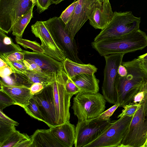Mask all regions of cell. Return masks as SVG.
Wrapping results in <instances>:
<instances>
[{
	"label": "cell",
	"mask_w": 147,
	"mask_h": 147,
	"mask_svg": "<svg viewBox=\"0 0 147 147\" xmlns=\"http://www.w3.org/2000/svg\"><path fill=\"white\" fill-rule=\"evenodd\" d=\"M139 59L137 58L132 60L123 62L122 65L127 69L126 76L121 77L118 74L116 77L115 86L117 94L116 103L119 107H123L132 102L135 95L143 90L147 76L139 66Z\"/></svg>",
	"instance_id": "cell-1"
},
{
	"label": "cell",
	"mask_w": 147,
	"mask_h": 147,
	"mask_svg": "<svg viewBox=\"0 0 147 147\" xmlns=\"http://www.w3.org/2000/svg\"><path fill=\"white\" fill-rule=\"evenodd\" d=\"M92 47L102 56L125 54L142 50L147 46V35L138 29L128 34L92 42Z\"/></svg>",
	"instance_id": "cell-2"
},
{
	"label": "cell",
	"mask_w": 147,
	"mask_h": 147,
	"mask_svg": "<svg viewBox=\"0 0 147 147\" xmlns=\"http://www.w3.org/2000/svg\"><path fill=\"white\" fill-rule=\"evenodd\" d=\"M106 101L99 92H80L74 98L71 108L78 121L89 120L98 118L104 111Z\"/></svg>",
	"instance_id": "cell-3"
},
{
	"label": "cell",
	"mask_w": 147,
	"mask_h": 147,
	"mask_svg": "<svg viewBox=\"0 0 147 147\" xmlns=\"http://www.w3.org/2000/svg\"><path fill=\"white\" fill-rule=\"evenodd\" d=\"M140 17L135 16L131 11L113 13L111 22L95 37L94 41L122 36L139 29Z\"/></svg>",
	"instance_id": "cell-4"
},
{
	"label": "cell",
	"mask_w": 147,
	"mask_h": 147,
	"mask_svg": "<svg viewBox=\"0 0 147 147\" xmlns=\"http://www.w3.org/2000/svg\"><path fill=\"white\" fill-rule=\"evenodd\" d=\"M43 22L66 57L76 62L83 63L78 56L76 41L74 38H71L61 19L59 17H54Z\"/></svg>",
	"instance_id": "cell-5"
},
{
	"label": "cell",
	"mask_w": 147,
	"mask_h": 147,
	"mask_svg": "<svg viewBox=\"0 0 147 147\" xmlns=\"http://www.w3.org/2000/svg\"><path fill=\"white\" fill-rule=\"evenodd\" d=\"M68 77L64 69L56 72L51 84L53 95L56 116V125L69 121L70 100L74 95L68 93L65 86Z\"/></svg>",
	"instance_id": "cell-6"
},
{
	"label": "cell",
	"mask_w": 147,
	"mask_h": 147,
	"mask_svg": "<svg viewBox=\"0 0 147 147\" xmlns=\"http://www.w3.org/2000/svg\"><path fill=\"white\" fill-rule=\"evenodd\" d=\"M34 0H0V30L8 34L19 17L26 13Z\"/></svg>",
	"instance_id": "cell-7"
},
{
	"label": "cell",
	"mask_w": 147,
	"mask_h": 147,
	"mask_svg": "<svg viewBox=\"0 0 147 147\" xmlns=\"http://www.w3.org/2000/svg\"><path fill=\"white\" fill-rule=\"evenodd\" d=\"M132 117L124 116L117 120L112 121L98 138L84 147H119Z\"/></svg>",
	"instance_id": "cell-8"
},
{
	"label": "cell",
	"mask_w": 147,
	"mask_h": 147,
	"mask_svg": "<svg viewBox=\"0 0 147 147\" xmlns=\"http://www.w3.org/2000/svg\"><path fill=\"white\" fill-rule=\"evenodd\" d=\"M147 138V116L143 105L136 112L119 147H142Z\"/></svg>",
	"instance_id": "cell-9"
},
{
	"label": "cell",
	"mask_w": 147,
	"mask_h": 147,
	"mask_svg": "<svg viewBox=\"0 0 147 147\" xmlns=\"http://www.w3.org/2000/svg\"><path fill=\"white\" fill-rule=\"evenodd\" d=\"M112 121L98 118L78 121L75 127V147H84L98 138L109 126Z\"/></svg>",
	"instance_id": "cell-10"
},
{
	"label": "cell",
	"mask_w": 147,
	"mask_h": 147,
	"mask_svg": "<svg viewBox=\"0 0 147 147\" xmlns=\"http://www.w3.org/2000/svg\"><path fill=\"white\" fill-rule=\"evenodd\" d=\"M124 55L114 54L104 57L106 63L102 86V93L106 101L111 104H115L117 102L115 82L118 68L122 64Z\"/></svg>",
	"instance_id": "cell-11"
},
{
	"label": "cell",
	"mask_w": 147,
	"mask_h": 147,
	"mask_svg": "<svg viewBox=\"0 0 147 147\" xmlns=\"http://www.w3.org/2000/svg\"><path fill=\"white\" fill-rule=\"evenodd\" d=\"M31 29L32 33L41 41V45L45 51V54L63 63L67 58L66 56L57 43L43 21H37L31 26Z\"/></svg>",
	"instance_id": "cell-12"
},
{
	"label": "cell",
	"mask_w": 147,
	"mask_h": 147,
	"mask_svg": "<svg viewBox=\"0 0 147 147\" xmlns=\"http://www.w3.org/2000/svg\"><path fill=\"white\" fill-rule=\"evenodd\" d=\"M44 120L51 128L56 125V113L51 84L45 86L40 93L33 95Z\"/></svg>",
	"instance_id": "cell-13"
},
{
	"label": "cell",
	"mask_w": 147,
	"mask_h": 147,
	"mask_svg": "<svg viewBox=\"0 0 147 147\" xmlns=\"http://www.w3.org/2000/svg\"><path fill=\"white\" fill-rule=\"evenodd\" d=\"M113 15L109 0H97L90 8L88 18L92 27L102 30L111 22Z\"/></svg>",
	"instance_id": "cell-14"
},
{
	"label": "cell",
	"mask_w": 147,
	"mask_h": 147,
	"mask_svg": "<svg viewBox=\"0 0 147 147\" xmlns=\"http://www.w3.org/2000/svg\"><path fill=\"white\" fill-rule=\"evenodd\" d=\"M78 0L71 18L66 24V28L72 38L88 19L89 10L97 0Z\"/></svg>",
	"instance_id": "cell-15"
},
{
	"label": "cell",
	"mask_w": 147,
	"mask_h": 147,
	"mask_svg": "<svg viewBox=\"0 0 147 147\" xmlns=\"http://www.w3.org/2000/svg\"><path fill=\"white\" fill-rule=\"evenodd\" d=\"M24 52V59H28L34 62L43 72H57L64 69L62 62L46 54L25 50Z\"/></svg>",
	"instance_id": "cell-16"
},
{
	"label": "cell",
	"mask_w": 147,
	"mask_h": 147,
	"mask_svg": "<svg viewBox=\"0 0 147 147\" xmlns=\"http://www.w3.org/2000/svg\"><path fill=\"white\" fill-rule=\"evenodd\" d=\"M0 90L4 92L15 102L16 105L24 108L33 96L29 88L24 86H9L0 81Z\"/></svg>",
	"instance_id": "cell-17"
},
{
	"label": "cell",
	"mask_w": 147,
	"mask_h": 147,
	"mask_svg": "<svg viewBox=\"0 0 147 147\" xmlns=\"http://www.w3.org/2000/svg\"><path fill=\"white\" fill-rule=\"evenodd\" d=\"M52 134L64 147H72L75 140V127L69 121L50 128Z\"/></svg>",
	"instance_id": "cell-18"
},
{
	"label": "cell",
	"mask_w": 147,
	"mask_h": 147,
	"mask_svg": "<svg viewBox=\"0 0 147 147\" xmlns=\"http://www.w3.org/2000/svg\"><path fill=\"white\" fill-rule=\"evenodd\" d=\"M30 147H64L52 134L50 129H38L30 137Z\"/></svg>",
	"instance_id": "cell-19"
},
{
	"label": "cell",
	"mask_w": 147,
	"mask_h": 147,
	"mask_svg": "<svg viewBox=\"0 0 147 147\" xmlns=\"http://www.w3.org/2000/svg\"><path fill=\"white\" fill-rule=\"evenodd\" d=\"M79 89L80 92L95 93L99 91V80L93 74H82L71 78Z\"/></svg>",
	"instance_id": "cell-20"
},
{
	"label": "cell",
	"mask_w": 147,
	"mask_h": 147,
	"mask_svg": "<svg viewBox=\"0 0 147 147\" xmlns=\"http://www.w3.org/2000/svg\"><path fill=\"white\" fill-rule=\"evenodd\" d=\"M7 64L11 67L13 73L24 75L28 78L32 84L35 83H40L45 87L53 82L55 73L57 72H39L28 69L22 70L15 67L10 64Z\"/></svg>",
	"instance_id": "cell-21"
},
{
	"label": "cell",
	"mask_w": 147,
	"mask_h": 147,
	"mask_svg": "<svg viewBox=\"0 0 147 147\" xmlns=\"http://www.w3.org/2000/svg\"><path fill=\"white\" fill-rule=\"evenodd\" d=\"M63 64L65 71L70 78L81 74H95L98 69L95 65L90 63L84 64L77 63L67 57Z\"/></svg>",
	"instance_id": "cell-22"
},
{
	"label": "cell",
	"mask_w": 147,
	"mask_h": 147,
	"mask_svg": "<svg viewBox=\"0 0 147 147\" xmlns=\"http://www.w3.org/2000/svg\"><path fill=\"white\" fill-rule=\"evenodd\" d=\"M36 4V0H34L29 10L22 16L18 18L15 22L12 30V34L22 38L24 31L26 26L33 17V10Z\"/></svg>",
	"instance_id": "cell-23"
},
{
	"label": "cell",
	"mask_w": 147,
	"mask_h": 147,
	"mask_svg": "<svg viewBox=\"0 0 147 147\" xmlns=\"http://www.w3.org/2000/svg\"><path fill=\"white\" fill-rule=\"evenodd\" d=\"M30 138L26 134L21 133L16 130L0 144V147H16L20 143Z\"/></svg>",
	"instance_id": "cell-24"
},
{
	"label": "cell",
	"mask_w": 147,
	"mask_h": 147,
	"mask_svg": "<svg viewBox=\"0 0 147 147\" xmlns=\"http://www.w3.org/2000/svg\"><path fill=\"white\" fill-rule=\"evenodd\" d=\"M23 108L26 113L31 117L44 122L38 106L33 96L29 100L28 104Z\"/></svg>",
	"instance_id": "cell-25"
},
{
	"label": "cell",
	"mask_w": 147,
	"mask_h": 147,
	"mask_svg": "<svg viewBox=\"0 0 147 147\" xmlns=\"http://www.w3.org/2000/svg\"><path fill=\"white\" fill-rule=\"evenodd\" d=\"M15 40L18 44L20 45L26 49H30L33 52L45 54V51L39 43L35 41H32L27 39L16 36Z\"/></svg>",
	"instance_id": "cell-26"
},
{
	"label": "cell",
	"mask_w": 147,
	"mask_h": 147,
	"mask_svg": "<svg viewBox=\"0 0 147 147\" xmlns=\"http://www.w3.org/2000/svg\"><path fill=\"white\" fill-rule=\"evenodd\" d=\"M0 49L5 47L10 49L11 52L22 51L23 50L18 45L15 44L12 39L7 36L5 33L0 30Z\"/></svg>",
	"instance_id": "cell-27"
},
{
	"label": "cell",
	"mask_w": 147,
	"mask_h": 147,
	"mask_svg": "<svg viewBox=\"0 0 147 147\" xmlns=\"http://www.w3.org/2000/svg\"><path fill=\"white\" fill-rule=\"evenodd\" d=\"M15 126L0 120V144L16 130Z\"/></svg>",
	"instance_id": "cell-28"
},
{
	"label": "cell",
	"mask_w": 147,
	"mask_h": 147,
	"mask_svg": "<svg viewBox=\"0 0 147 147\" xmlns=\"http://www.w3.org/2000/svg\"><path fill=\"white\" fill-rule=\"evenodd\" d=\"M141 104L139 103H131L123 107L122 112L117 116V118L124 116L133 117L137 111L140 108Z\"/></svg>",
	"instance_id": "cell-29"
},
{
	"label": "cell",
	"mask_w": 147,
	"mask_h": 147,
	"mask_svg": "<svg viewBox=\"0 0 147 147\" xmlns=\"http://www.w3.org/2000/svg\"><path fill=\"white\" fill-rule=\"evenodd\" d=\"M24 50L16 51L10 53H0L2 57L10 62L23 61L24 59Z\"/></svg>",
	"instance_id": "cell-30"
},
{
	"label": "cell",
	"mask_w": 147,
	"mask_h": 147,
	"mask_svg": "<svg viewBox=\"0 0 147 147\" xmlns=\"http://www.w3.org/2000/svg\"><path fill=\"white\" fill-rule=\"evenodd\" d=\"M77 0L69 5L62 13L59 17L66 24L69 21L74 13L78 3Z\"/></svg>",
	"instance_id": "cell-31"
},
{
	"label": "cell",
	"mask_w": 147,
	"mask_h": 147,
	"mask_svg": "<svg viewBox=\"0 0 147 147\" xmlns=\"http://www.w3.org/2000/svg\"><path fill=\"white\" fill-rule=\"evenodd\" d=\"M13 105H16L15 101L6 93L0 90V110H3Z\"/></svg>",
	"instance_id": "cell-32"
},
{
	"label": "cell",
	"mask_w": 147,
	"mask_h": 147,
	"mask_svg": "<svg viewBox=\"0 0 147 147\" xmlns=\"http://www.w3.org/2000/svg\"><path fill=\"white\" fill-rule=\"evenodd\" d=\"M65 87L67 92L69 94L74 95L80 92L78 87L69 77L66 82Z\"/></svg>",
	"instance_id": "cell-33"
},
{
	"label": "cell",
	"mask_w": 147,
	"mask_h": 147,
	"mask_svg": "<svg viewBox=\"0 0 147 147\" xmlns=\"http://www.w3.org/2000/svg\"><path fill=\"white\" fill-rule=\"evenodd\" d=\"M37 10L39 13L47 9L52 4L51 0H36Z\"/></svg>",
	"instance_id": "cell-34"
},
{
	"label": "cell",
	"mask_w": 147,
	"mask_h": 147,
	"mask_svg": "<svg viewBox=\"0 0 147 147\" xmlns=\"http://www.w3.org/2000/svg\"><path fill=\"white\" fill-rule=\"evenodd\" d=\"M119 107V104L116 103L113 106L102 113L98 118L107 120L110 119L115 111Z\"/></svg>",
	"instance_id": "cell-35"
},
{
	"label": "cell",
	"mask_w": 147,
	"mask_h": 147,
	"mask_svg": "<svg viewBox=\"0 0 147 147\" xmlns=\"http://www.w3.org/2000/svg\"><path fill=\"white\" fill-rule=\"evenodd\" d=\"M23 62L27 69L36 72H43L42 69L33 61L28 59H24Z\"/></svg>",
	"instance_id": "cell-36"
},
{
	"label": "cell",
	"mask_w": 147,
	"mask_h": 147,
	"mask_svg": "<svg viewBox=\"0 0 147 147\" xmlns=\"http://www.w3.org/2000/svg\"><path fill=\"white\" fill-rule=\"evenodd\" d=\"M45 87L40 83H35L29 88L31 94L33 95L41 92Z\"/></svg>",
	"instance_id": "cell-37"
},
{
	"label": "cell",
	"mask_w": 147,
	"mask_h": 147,
	"mask_svg": "<svg viewBox=\"0 0 147 147\" xmlns=\"http://www.w3.org/2000/svg\"><path fill=\"white\" fill-rule=\"evenodd\" d=\"M0 58L5 61L7 63L10 64L18 69L22 70L27 69V68L23 62L24 60L10 62L2 57L0 56Z\"/></svg>",
	"instance_id": "cell-38"
},
{
	"label": "cell",
	"mask_w": 147,
	"mask_h": 147,
	"mask_svg": "<svg viewBox=\"0 0 147 147\" xmlns=\"http://www.w3.org/2000/svg\"><path fill=\"white\" fill-rule=\"evenodd\" d=\"M0 120L4 122L9 124L17 126L19 123L11 119L6 115L3 112V110H0Z\"/></svg>",
	"instance_id": "cell-39"
},
{
	"label": "cell",
	"mask_w": 147,
	"mask_h": 147,
	"mask_svg": "<svg viewBox=\"0 0 147 147\" xmlns=\"http://www.w3.org/2000/svg\"><path fill=\"white\" fill-rule=\"evenodd\" d=\"M0 81L5 84L9 86H22L19 84L16 80L15 78H13L10 76L5 78H1Z\"/></svg>",
	"instance_id": "cell-40"
},
{
	"label": "cell",
	"mask_w": 147,
	"mask_h": 147,
	"mask_svg": "<svg viewBox=\"0 0 147 147\" xmlns=\"http://www.w3.org/2000/svg\"><path fill=\"white\" fill-rule=\"evenodd\" d=\"M13 73L11 67L9 65L0 68V76L1 78H5L10 76Z\"/></svg>",
	"instance_id": "cell-41"
},
{
	"label": "cell",
	"mask_w": 147,
	"mask_h": 147,
	"mask_svg": "<svg viewBox=\"0 0 147 147\" xmlns=\"http://www.w3.org/2000/svg\"><path fill=\"white\" fill-rule=\"evenodd\" d=\"M144 92L143 90L138 93L134 96L132 103H136L141 102L144 98Z\"/></svg>",
	"instance_id": "cell-42"
},
{
	"label": "cell",
	"mask_w": 147,
	"mask_h": 147,
	"mask_svg": "<svg viewBox=\"0 0 147 147\" xmlns=\"http://www.w3.org/2000/svg\"><path fill=\"white\" fill-rule=\"evenodd\" d=\"M144 92L143 99L141 102L139 103L143 105L144 114L145 116H147V92Z\"/></svg>",
	"instance_id": "cell-43"
},
{
	"label": "cell",
	"mask_w": 147,
	"mask_h": 147,
	"mask_svg": "<svg viewBox=\"0 0 147 147\" xmlns=\"http://www.w3.org/2000/svg\"><path fill=\"white\" fill-rule=\"evenodd\" d=\"M127 71L126 67L122 64L119 67L117 71V74L120 76L124 77L126 76Z\"/></svg>",
	"instance_id": "cell-44"
},
{
	"label": "cell",
	"mask_w": 147,
	"mask_h": 147,
	"mask_svg": "<svg viewBox=\"0 0 147 147\" xmlns=\"http://www.w3.org/2000/svg\"><path fill=\"white\" fill-rule=\"evenodd\" d=\"M139 60V66L141 70L147 76V61Z\"/></svg>",
	"instance_id": "cell-45"
},
{
	"label": "cell",
	"mask_w": 147,
	"mask_h": 147,
	"mask_svg": "<svg viewBox=\"0 0 147 147\" xmlns=\"http://www.w3.org/2000/svg\"><path fill=\"white\" fill-rule=\"evenodd\" d=\"M0 68L8 65L7 63L1 58H0Z\"/></svg>",
	"instance_id": "cell-46"
},
{
	"label": "cell",
	"mask_w": 147,
	"mask_h": 147,
	"mask_svg": "<svg viewBox=\"0 0 147 147\" xmlns=\"http://www.w3.org/2000/svg\"><path fill=\"white\" fill-rule=\"evenodd\" d=\"M138 58L141 60L147 61V53L144 54L139 56Z\"/></svg>",
	"instance_id": "cell-47"
},
{
	"label": "cell",
	"mask_w": 147,
	"mask_h": 147,
	"mask_svg": "<svg viewBox=\"0 0 147 147\" xmlns=\"http://www.w3.org/2000/svg\"><path fill=\"white\" fill-rule=\"evenodd\" d=\"M64 0H51L52 4H57L60 3Z\"/></svg>",
	"instance_id": "cell-48"
},
{
	"label": "cell",
	"mask_w": 147,
	"mask_h": 147,
	"mask_svg": "<svg viewBox=\"0 0 147 147\" xmlns=\"http://www.w3.org/2000/svg\"><path fill=\"white\" fill-rule=\"evenodd\" d=\"M143 91L147 92V81L144 84Z\"/></svg>",
	"instance_id": "cell-49"
},
{
	"label": "cell",
	"mask_w": 147,
	"mask_h": 147,
	"mask_svg": "<svg viewBox=\"0 0 147 147\" xmlns=\"http://www.w3.org/2000/svg\"><path fill=\"white\" fill-rule=\"evenodd\" d=\"M142 147H147V138L146 141Z\"/></svg>",
	"instance_id": "cell-50"
},
{
	"label": "cell",
	"mask_w": 147,
	"mask_h": 147,
	"mask_svg": "<svg viewBox=\"0 0 147 147\" xmlns=\"http://www.w3.org/2000/svg\"></svg>",
	"instance_id": "cell-51"
},
{
	"label": "cell",
	"mask_w": 147,
	"mask_h": 147,
	"mask_svg": "<svg viewBox=\"0 0 147 147\" xmlns=\"http://www.w3.org/2000/svg\"></svg>",
	"instance_id": "cell-52"
}]
</instances>
